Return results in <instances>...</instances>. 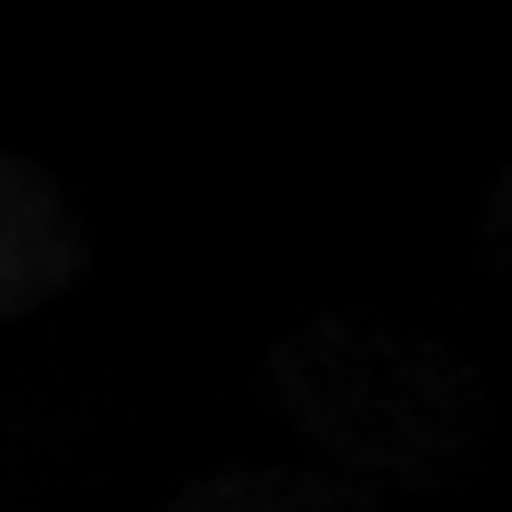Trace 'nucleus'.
Here are the masks:
<instances>
[{
    "label": "nucleus",
    "instance_id": "obj_2",
    "mask_svg": "<svg viewBox=\"0 0 512 512\" xmlns=\"http://www.w3.org/2000/svg\"><path fill=\"white\" fill-rule=\"evenodd\" d=\"M80 280V224L40 160H0V312L24 320Z\"/></svg>",
    "mask_w": 512,
    "mask_h": 512
},
{
    "label": "nucleus",
    "instance_id": "obj_3",
    "mask_svg": "<svg viewBox=\"0 0 512 512\" xmlns=\"http://www.w3.org/2000/svg\"><path fill=\"white\" fill-rule=\"evenodd\" d=\"M168 512H376V488L336 464H240L184 480Z\"/></svg>",
    "mask_w": 512,
    "mask_h": 512
},
{
    "label": "nucleus",
    "instance_id": "obj_4",
    "mask_svg": "<svg viewBox=\"0 0 512 512\" xmlns=\"http://www.w3.org/2000/svg\"><path fill=\"white\" fill-rule=\"evenodd\" d=\"M488 256L512 264V168H504V184H496V200H488Z\"/></svg>",
    "mask_w": 512,
    "mask_h": 512
},
{
    "label": "nucleus",
    "instance_id": "obj_1",
    "mask_svg": "<svg viewBox=\"0 0 512 512\" xmlns=\"http://www.w3.org/2000/svg\"><path fill=\"white\" fill-rule=\"evenodd\" d=\"M288 424L360 488H440L480 440V376L448 336L392 320H304L264 352Z\"/></svg>",
    "mask_w": 512,
    "mask_h": 512
}]
</instances>
